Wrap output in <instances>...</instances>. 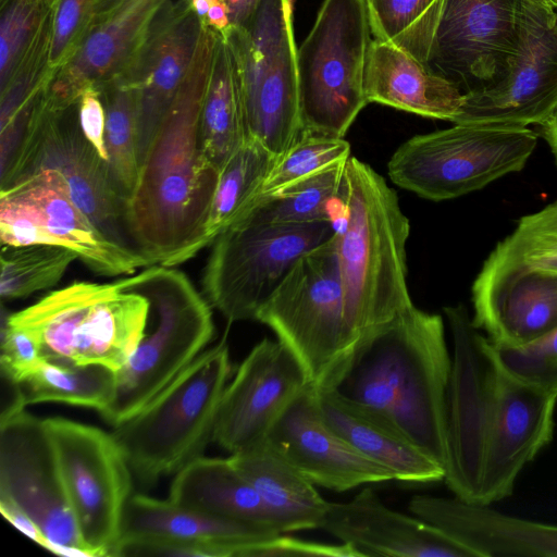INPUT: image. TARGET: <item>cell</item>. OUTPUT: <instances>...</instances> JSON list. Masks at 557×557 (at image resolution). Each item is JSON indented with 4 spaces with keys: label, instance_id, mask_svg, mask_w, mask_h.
Returning <instances> with one entry per match:
<instances>
[{
    "label": "cell",
    "instance_id": "obj_37",
    "mask_svg": "<svg viewBox=\"0 0 557 557\" xmlns=\"http://www.w3.org/2000/svg\"><path fill=\"white\" fill-rule=\"evenodd\" d=\"M78 256L55 245L2 246V301L29 296L57 284Z\"/></svg>",
    "mask_w": 557,
    "mask_h": 557
},
{
    "label": "cell",
    "instance_id": "obj_28",
    "mask_svg": "<svg viewBox=\"0 0 557 557\" xmlns=\"http://www.w3.org/2000/svg\"><path fill=\"white\" fill-rule=\"evenodd\" d=\"M366 95L368 102L453 123L465 101V95L453 84L431 73L403 49L375 38L370 50Z\"/></svg>",
    "mask_w": 557,
    "mask_h": 557
},
{
    "label": "cell",
    "instance_id": "obj_32",
    "mask_svg": "<svg viewBox=\"0 0 557 557\" xmlns=\"http://www.w3.org/2000/svg\"><path fill=\"white\" fill-rule=\"evenodd\" d=\"M13 385L27 406L63 403L92 408L101 414L113 400L116 372L102 364L60 363L42 359L28 375Z\"/></svg>",
    "mask_w": 557,
    "mask_h": 557
},
{
    "label": "cell",
    "instance_id": "obj_34",
    "mask_svg": "<svg viewBox=\"0 0 557 557\" xmlns=\"http://www.w3.org/2000/svg\"><path fill=\"white\" fill-rule=\"evenodd\" d=\"M96 88L106 109L109 176L114 191L125 206L135 191L140 171L136 97L133 87L121 75Z\"/></svg>",
    "mask_w": 557,
    "mask_h": 557
},
{
    "label": "cell",
    "instance_id": "obj_48",
    "mask_svg": "<svg viewBox=\"0 0 557 557\" xmlns=\"http://www.w3.org/2000/svg\"><path fill=\"white\" fill-rule=\"evenodd\" d=\"M205 24L216 33H223L230 26L228 9L223 0H212Z\"/></svg>",
    "mask_w": 557,
    "mask_h": 557
},
{
    "label": "cell",
    "instance_id": "obj_35",
    "mask_svg": "<svg viewBox=\"0 0 557 557\" xmlns=\"http://www.w3.org/2000/svg\"><path fill=\"white\" fill-rule=\"evenodd\" d=\"M346 161L327 166L283 189L239 220L270 224L334 222L332 206L341 200Z\"/></svg>",
    "mask_w": 557,
    "mask_h": 557
},
{
    "label": "cell",
    "instance_id": "obj_46",
    "mask_svg": "<svg viewBox=\"0 0 557 557\" xmlns=\"http://www.w3.org/2000/svg\"><path fill=\"white\" fill-rule=\"evenodd\" d=\"M0 510L3 517L17 530L26 534L34 542L45 547L46 537L37 523L15 503L4 496H0Z\"/></svg>",
    "mask_w": 557,
    "mask_h": 557
},
{
    "label": "cell",
    "instance_id": "obj_51",
    "mask_svg": "<svg viewBox=\"0 0 557 557\" xmlns=\"http://www.w3.org/2000/svg\"><path fill=\"white\" fill-rule=\"evenodd\" d=\"M547 5L557 11V0H543Z\"/></svg>",
    "mask_w": 557,
    "mask_h": 557
},
{
    "label": "cell",
    "instance_id": "obj_9",
    "mask_svg": "<svg viewBox=\"0 0 557 557\" xmlns=\"http://www.w3.org/2000/svg\"><path fill=\"white\" fill-rule=\"evenodd\" d=\"M372 41L367 0L323 1L297 50L301 133L345 136L369 103L366 82Z\"/></svg>",
    "mask_w": 557,
    "mask_h": 557
},
{
    "label": "cell",
    "instance_id": "obj_7",
    "mask_svg": "<svg viewBox=\"0 0 557 557\" xmlns=\"http://www.w3.org/2000/svg\"><path fill=\"white\" fill-rule=\"evenodd\" d=\"M149 302L113 283L75 282L8 315L38 341L53 362L102 364L121 370L141 341Z\"/></svg>",
    "mask_w": 557,
    "mask_h": 557
},
{
    "label": "cell",
    "instance_id": "obj_6",
    "mask_svg": "<svg viewBox=\"0 0 557 557\" xmlns=\"http://www.w3.org/2000/svg\"><path fill=\"white\" fill-rule=\"evenodd\" d=\"M232 373L223 338L203 350L169 385L112 435L144 484L175 474L203 456L216 423L222 395Z\"/></svg>",
    "mask_w": 557,
    "mask_h": 557
},
{
    "label": "cell",
    "instance_id": "obj_49",
    "mask_svg": "<svg viewBox=\"0 0 557 557\" xmlns=\"http://www.w3.org/2000/svg\"><path fill=\"white\" fill-rule=\"evenodd\" d=\"M540 126L541 136L548 145L552 154L555 159V162L557 164V108L554 110L550 116Z\"/></svg>",
    "mask_w": 557,
    "mask_h": 557
},
{
    "label": "cell",
    "instance_id": "obj_29",
    "mask_svg": "<svg viewBox=\"0 0 557 557\" xmlns=\"http://www.w3.org/2000/svg\"><path fill=\"white\" fill-rule=\"evenodd\" d=\"M282 533L320 529L329 502L265 437L230 456Z\"/></svg>",
    "mask_w": 557,
    "mask_h": 557
},
{
    "label": "cell",
    "instance_id": "obj_17",
    "mask_svg": "<svg viewBox=\"0 0 557 557\" xmlns=\"http://www.w3.org/2000/svg\"><path fill=\"white\" fill-rule=\"evenodd\" d=\"M557 108V11L524 0L520 37L506 76L492 88L465 95L454 124L528 127Z\"/></svg>",
    "mask_w": 557,
    "mask_h": 557
},
{
    "label": "cell",
    "instance_id": "obj_18",
    "mask_svg": "<svg viewBox=\"0 0 557 557\" xmlns=\"http://www.w3.org/2000/svg\"><path fill=\"white\" fill-rule=\"evenodd\" d=\"M278 534L273 527L216 518L169 499L133 494L124 511L117 556L246 557L250 547Z\"/></svg>",
    "mask_w": 557,
    "mask_h": 557
},
{
    "label": "cell",
    "instance_id": "obj_22",
    "mask_svg": "<svg viewBox=\"0 0 557 557\" xmlns=\"http://www.w3.org/2000/svg\"><path fill=\"white\" fill-rule=\"evenodd\" d=\"M472 321L497 346L519 347L557 330V274L483 262Z\"/></svg>",
    "mask_w": 557,
    "mask_h": 557
},
{
    "label": "cell",
    "instance_id": "obj_38",
    "mask_svg": "<svg viewBox=\"0 0 557 557\" xmlns=\"http://www.w3.org/2000/svg\"><path fill=\"white\" fill-rule=\"evenodd\" d=\"M485 262L557 274V199L521 216L513 231L496 244Z\"/></svg>",
    "mask_w": 557,
    "mask_h": 557
},
{
    "label": "cell",
    "instance_id": "obj_19",
    "mask_svg": "<svg viewBox=\"0 0 557 557\" xmlns=\"http://www.w3.org/2000/svg\"><path fill=\"white\" fill-rule=\"evenodd\" d=\"M310 385L288 348L264 337L224 389L213 442L235 454L264 440L288 405Z\"/></svg>",
    "mask_w": 557,
    "mask_h": 557
},
{
    "label": "cell",
    "instance_id": "obj_21",
    "mask_svg": "<svg viewBox=\"0 0 557 557\" xmlns=\"http://www.w3.org/2000/svg\"><path fill=\"white\" fill-rule=\"evenodd\" d=\"M267 438L314 485L335 492L395 480L382 465L339 436L324 420L313 385L299 394Z\"/></svg>",
    "mask_w": 557,
    "mask_h": 557
},
{
    "label": "cell",
    "instance_id": "obj_40",
    "mask_svg": "<svg viewBox=\"0 0 557 557\" xmlns=\"http://www.w3.org/2000/svg\"><path fill=\"white\" fill-rule=\"evenodd\" d=\"M59 0H8L0 4V87L30 48Z\"/></svg>",
    "mask_w": 557,
    "mask_h": 557
},
{
    "label": "cell",
    "instance_id": "obj_47",
    "mask_svg": "<svg viewBox=\"0 0 557 557\" xmlns=\"http://www.w3.org/2000/svg\"><path fill=\"white\" fill-rule=\"evenodd\" d=\"M228 9L230 26H244L252 15L259 0H223Z\"/></svg>",
    "mask_w": 557,
    "mask_h": 557
},
{
    "label": "cell",
    "instance_id": "obj_42",
    "mask_svg": "<svg viewBox=\"0 0 557 557\" xmlns=\"http://www.w3.org/2000/svg\"><path fill=\"white\" fill-rule=\"evenodd\" d=\"M494 346L511 374L557 397V330L528 345Z\"/></svg>",
    "mask_w": 557,
    "mask_h": 557
},
{
    "label": "cell",
    "instance_id": "obj_27",
    "mask_svg": "<svg viewBox=\"0 0 557 557\" xmlns=\"http://www.w3.org/2000/svg\"><path fill=\"white\" fill-rule=\"evenodd\" d=\"M327 424L368 458L387 468L395 480L429 483L444 479V468L421 450L392 420L333 389H317Z\"/></svg>",
    "mask_w": 557,
    "mask_h": 557
},
{
    "label": "cell",
    "instance_id": "obj_41",
    "mask_svg": "<svg viewBox=\"0 0 557 557\" xmlns=\"http://www.w3.org/2000/svg\"><path fill=\"white\" fill-rule=\"evenodd\" d=\"M128 0H59L50 52L54 70L67 63L89 35Z\"/></svg>",
    "mask_w": 557,
    "mask_h": 557
},
{
    "label": "cell",
    "instance_id": "obj_5",
    "mask_svg": "<svg viewBox=\"0 0 557 557\" xmlns=\"http://www.w3.org/2000/svg\"><path fill=\"white\" fill-rule=\"evenodd\" d=\"M149 302L145 334L116 372L115 394L101 413L116 426L132 418L208 346L214 335L210 304L188 276L173 267L149 265L119 281Z\"/></svg>",
    "mask_w": 557,
    "mask_h": 557
},
{
    "label": "cell",
    "instance_id": "obj_44",
    "mask_svg": "<svg viewBox=\"0 0 557 557\" xmlns=\"http://www.w3.org/2000/svg\"><path fill=\"white\" fill-rule=\"evenodd\" d=\"M265 556L359 557L358 553L345 543L337 545L321 544L285 536L283 533L253 545L246 554V557Z\"/></svg>",
    "mask_w": 557,
    "mask_h": 557
},
{
    "label": "cell",
    "instance_id": "obj_1",
    "mask_svg": "<svg viewBox=\"0 0 557 557\" xmlns=\"http://www.w3.org/2000/svg\"><path fill=\"white\" fill-rule=\"evenodd\" d=\"M444 313L454 350L443 480L456 497L491 505L550 442L557 397L511 374L463 304Z\"/></svg>",
    "mask_w": 557,
    "mask_h": 557
},
{
    "label": "cell",
    "instance_id": "obj_26",
    "mask_svg": "<svg viewBox=\"0 0 557 557\" xmlns=\"http://www.w3.org/2000/svg\"><path fill=\"white\" fill-rule=\"evenodd\" d=\"M168 0H128L95 29L76 54L54 71L48 97L61 106L78 102L83 90L120 75L143 44Z\"/></svg>",
    "mask_w": 557,
    "mask_h": 557
},
{
    "label": "cell",
    "instance_id": "obj_8",
    "mask_svg": "<svg viewBox=\"0 0 557 557\" xmlns=\"http://www.w3.org/2000/svg\"><path fill=\"white\" fill-rule=\"evenodd\" d=\"M255 320L275 333L315 389L334 387L356 350L345 315L334 235L295 262Z\"/></svg>",
    "mask_w": 557,
    "mask_h": 557
},
{
    "label": "cell",
    "instance_id": "obj_33",
    "mask_svg": "<svg viewBox=\"0 0 557 557\" xmlns=\"http://www.w3.org/2000/svg\"><path fill=\"white\" fill-rule=\"evenodd\" d=\"M264 146L247 139L220 172L205 224L202 248L239 220L253 206L276 161Z\"/></svg>",
    "mask_w": 557,
    "mask_h": 557
},
{
    "label": "cell",
    "instance_id": "obj_4",
    "mask_svg": "<svg viewBox=\"0 0 557 557\" xmlns=\"http://www.w3.org/2000/svg\"><path fill=\"white\" fill-rule=\"evenodd\" d=\"M341 206L343 222L335 225L334 240L357 350L413 305L406 262L410 224L396 191L356 157L345 164Z\"/></svg>",
    "mask_w": 557,
    "mask_h": 557
},
{
    "label": "cell",
    "instance_id": "obj_25",
    "mask_svg": "<svg viewBox=\"0 0 557 557\" xmlns=\"http://www.w3.org/2000/svg\"><path fill=\"white\" fill-rule=\"evenodd\" d=\"M9 188L29 203L44 245L73 250L100 275L132 274L138 268L149 267L138 251L109 240L48 172L40 171L5 189Z\"/></svg>",
    "mask_w": 557,
    "mask_h": 557
},
{
    "label": "cell",
    "instance_id": "obj_2",
    "mask_svg": "<svg viewBox=\"0 0 557 557\" xmlns=\"http://www.w3.org/2000/svg\"><path fill=\"white\" fill-rule=\"evenodd\" d=\"M215 40L216 32L203 24L187 76L124 206L126 233L149 265L174 267L203 249L205 224L220 176L206 160L199 136Z\"/></svg>",
    "mask_w": 557,
    "mask_h": 557
},
{
    "label": "cell",
    "instance_id": "obj_14",
    "mask_svg": "<svg viewBox=\"0 0 557 557\" xmlns=\"http://www.w3.org/2000/svg\"><path fill=\"white\" fill-rule=\"evenodd\" d=\"M81 537L94 557L117 556L133 471L112 435L64 418L44 419Z\"/></svg>",
    "mask_w": 557,
    "mask_h": 557
},
{
    "label": "cell",
    "instance_id": "obj_36",
    "mask_svg": "<svg viewBox=\"0 0 557 557\" xmlns=\"http://www.w3.org/2000/svg\"><path fill=\"white\" fill-rule=\"evenodd\" d=\"M443 0H367L373 38L403 49L423 65Z\"/></svg>",
    "mask_w": 557,
    "mask_h": 557
},
{
    "label": "cell",
    "instance_id": "obj_43",
    "mask_svg": "<svg viewBox=\"0 0 557 557\" xmlns=\"http://www.w3.org/2000/svg\"><path fill=\"white\" fill-rule=\"evenodd\" d=\"M42 359L39 343L32 333L7 321L3 323L0 366L9 383L22 381Z\"/></svg>",
    "mask_w": 557,
    "mask_h": 557
},
{
    "label": "cell",
    "instance_id": "obj_24",
    "mask_svg": "<svg viewBox=\"0 0 557 557\" xmlns=\"http://www.w3.org/2000/svg\"><path fill=\"white\" fill-rule=\"evenodd\" d=\"M411 513L472 548L479 557H557V525L535 522L462 500L413 496Z\"/></svg>",
    "mask_w": 557,
    "mask_h": 557
},
{
    "label": "cell",
    "instance_id": "obj_23",
    "mask_svg": "<svg viewBox=\"0 0 557 557\" xmlns=\"http://www.w3.org/2000/svg\"><path fill=\"white\" fill-rule=\"evenodd\" d=\"M320 529L359 557H479L438 528L388 508L370 487L348 502H329Z\"/></svg>",
    "mask_w": 557,
    "mask_h": 557
},
{
    "label": "cell",
    "instance_id": "obj_11",
    "mask_svg": "<svg viewBox=\"0 0 557 557\" xmlns=\"http://www.w3.org/2000/svg\"><path fill=\"white\" fill-rule=\"evenodd\" d=\"M221 34L239 65L248 139L278 158L301 133L289 0H259L244 26Z\"/></svg>",
    "mask_w": 557,
    "mask_h": 557
},
{
    "label": "cell",
    "instance_id": "obj_31",
    "mask_svg": "<svg viewBox=\"0 0 557 557\" xmlns=\"http://www.w3.org/2000/svg\"><path fill=\"white\" fill-rule=\"evenodd\" d=\"M199 136L206 160L220 172L248 139L239 65L221 33H216Z\"/></svg>",
    "mask_w": 557,
    "mask_h": 557
},
{
    "label": "cell",
    "instance_id": "obj_16",
    "mask_svg": "<svg viewBox=\"0 0 557 557\" xmlns=\"http://www.w3.org/2000/svg\"><path fill=\"white\" fill-rule=\"evenodd\" d=\"M12 386L11 401L0 416V496L32 517L47 540L44 548L75 546L94 557L81 537L45 421L27 411Z\"/></svg>",
    "mask_w": 557,
    "mask_h": 557
},
{
    "label": "cell",
    "instance_id": "obj_3",
    "mask_svg": "<svg viewBox=\"0 0 557 557\" xmlns=\"http://www.w3.org/2000/svg\"><path fill=\"white\" fill-rule=\"evenodd\" d=\"M450 372L443 318L412 305L356 350L331 389L387 417L444 468Z\"/></svg>",
    "mask_w": 557,
    "mask_h": 557
},
{
    "label": "cell",
    "instance_id": "obj_12",
    "mask_svg": "<svg viewBox=\"0 0 557 557\" xmlns=\"http://www.w3.org/2000/svg\"><path fill=\"white\" fill-rule=\"evenodd\" d=\"M333 221L270 224L238 220L212 243L203 295L228 322L255 320L260 306L306 252L331 239Z\"/></svg>",
    "mask_w": 557,
    "mask_h": 557
},
{
    "label": "cell",
    "instance_id": "obj_52",
    "mask_svg": "<svg viewBox=\"0 0 557 557\" xmlns=\"http://www.w3.org/2000/svg\"><path fill=\"white\" fill-rule=\"evenodd\" d=\"M5 1H8V0H0V4H3Z\"/></svg>",
    "mask_w": 557,
    "mask_h": 557
},
{
    "label": "cell",
    "instance_id": "obj_30",
    "mask_svg": "<svg viewBox=\"0 0 557 557\" xmlns=\"http://www.w3.org/2000/svg\"><path fill=\"white\" fill-rule=\"evenodd\" d=\"M168 499L205 515L269 525L281 532L258 492L230 457L200 456L187 463L174 474Z\"/></svg>",
    "mask_w": 557,
    "mask_h": 557
},
{
    "label": "cell",
    "instance_id": "obj_39",
    "mask_svg": "<svg viewBox=\"0 0 557 557\" xmlns=\"http://www.w3.org/2000/svg\"><path fill=\"white\" fill-rule=\"evenodd\" d=\"M349 157L350 145L344 137L301 133L292 147L276 159L251 209L295 183L344 162Z\"/></svg>",
    "mask_w": 557,
    "mask_h": 557
},
{
    "label": "cell",
    "instance_id": "obj_15",
    "mask_svg": "<svg viewBox=\"0 0 557 557\" xmlns=\"http://www.w3.org/2000/svg\"><path fill=\"white\" fill-rule=\"evenodd\" d=\"M524 0H443L424 66L463 95L507 74L520 37Z\"/></svg>",
    "mask_w": 557,
    "mask_h": 557
},
{
    "label": "cell",
    "instance_id": "obj_13",
    "mask_svg": "<svg viewBox=\"0 0 557 557\" xmlns=\"http://www.w3.org/2000/svg\"><path fill=\"white\" fill-rule=\"evenodd\" d=\"M40 171L49 173L109 240L136 250L126 233L124 203L113 189L107 162L82 131L78 102L55 104L46 90L14 164L0 180V188Z\"/></svg>",
    "mask_w": 557,
    "mask_h": 557
},
{
    "label": "cell",
    "instance_id": "obj_20",
    "mask_svg": "<svg viewBox=\"0 0 557 557\" xmlns=\"http://www.w3.org/2000/svg\"><path fill=\"white\" fill-rule=\"evenodd\" d=\"M202 29L203 22L189 0H168L120 74L133 87L136 97L140 165L187 76Z\"/></svg>",
    "mask_w": 557,
    "mask_h": 557
},
{
    "label": "cell",
    "instance_id": "obj_45",
    "mask_svg": "<svg viewBox=\"0 0 557 557\" xmlns=\"http://www.w3.org/2000/svg\"><path fill=\"white\" fill-rule=\"evenodd\" d=\"M78 117L82 131L103 161L108 163L106 147V109L99 90L89 86L78 99Z\"/></svg>",
    "mask_w": 557,
    "mask_h": 557
},
{
    "label": "cell",
    "instance_id": "obj_50",
    "mask_svg": "<svg viewBox=\"0 0 557 557\" xmlns=\"http://www.w3.org/2000/svg\"><path fill=\"white\" fill-rule=\"evenodd\" d=\"M193 10L199 16V18L206 23L207 14L211 5L212 0H189Z\"/></svg>",
    "mask_w": 557,
    "mask_h": 557
},
{
    "label": "cell",
    "instance_id": "obj_10",
    "mask_svg": "<svg viewBox=\"0 0 557 557\" xmlns=\"http://www.w3.org/2000/svg\"><path fill=\"white\" fill-rule=\"evenodd\" d=\"M537 140L529 127L459 123L405 141L387 172L395 185L422 198L454 199L522 171Z\"/></svg>",
    "mask_w": 557,
    "mask_h": 557
}]
</instances>
